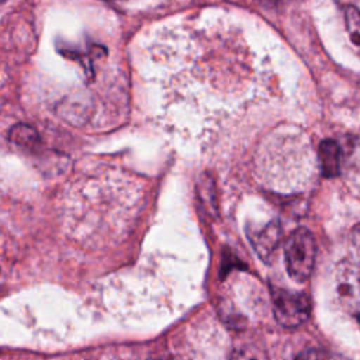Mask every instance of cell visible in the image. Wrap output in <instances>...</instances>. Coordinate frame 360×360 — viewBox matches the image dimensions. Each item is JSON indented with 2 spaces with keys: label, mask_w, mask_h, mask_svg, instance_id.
I'll return each instance as SVG.
<instances>
[{
  "label": "cell",
  "mask_w": 360,
  "mask_h": 360,
  "mask_svg": "<svg viewBox=\"0 0 360 360\" xmlns=\"http://www.w3.org/2000/svg\"><path fill=\"white\" fill-rule=\"evenodd\" d=\"M8 138L10 141H13L20 146H34L39 141L37 131L32 127L25 124L14 125L8 132Z\"/></svg>",
  "instance_id": "obj_6"
},
{
  "label": "cell",
  "mask_w": 360,
  "mask_h": 360,
  "mask_svg": "<svg viewBox=\"0 0 360 360\" xmlns=\"http://www.w3.org/2000/svg\"><path fill=\"white\" fill-rule=\"evenodd\" d=\"M231 360H264V357L260 354L257 349L243 347V349L235 350Z\"/></svg>",
  "instance_id": "obj_8"
},
{
  "label": "cell",
  "mask_w": 360,
  "mask_h": 360,
  "mask_svg": "<svg viewBox=\"0 0 360 360\" xmlns=\"http://www.w3.org/2000/svg\"><path fill=\"white\" fill-rule=\"evenodd\" d=\"M280 233H281L280 226L276 222L267 224L264 228L250 233L252 245L255 246V250L263 260H266L276 249L280 240Z\"/></svg>",
  "instance_id": "obj_5"
},
{
  "label": "cell",
  "mask_w": 360,
  "mask_h": 360,
  "mask_svg": "<svg viewBox=\"0 0 360 360\" xmlns=\"http://www.w3.org/2000/svg\"><path fill=\"white\" fill-rule=\"evenodd\" d=\"M284 256L290 277L300 283L308 280L316 256L314 235L305 228L295 229L285 242Z\"/></svg>",
  "instance_id": "obj_1"
},
{
  "label": "cell",
  "mask_w": 360,
  "mask_h": 360,
  "mask_svg": "<svg viewBox=\"0 0 360 360\" xmlns=\"http://www.w3.org/2000/svg\"><path fill=\"white\" fill-rule=\"evenodd\" d=\"M356 318H357V322H359V325H360V312L356 315Z\"/></svg>",
  "instance_id": "obj_11"
},
{
  "label": "cell",
  "mask_w": 360,
  "mask_h": 360,
  "mask_svg": "<svg viewBox=\"0 0 360 360\" xmlns=\"http://www.w3.org/2000/svg\"><path fill=\"white\" fill-rule=\"evenodd\" d=\"M336 287L340 302L354 315L360 312V264L343 260L338 267Z\"/></svg>",
  "instance_id": "obj_3"
},
{
  "label": "cell",
  "mask_w": 360,
  "mask_h": 360,
  "mask_svg": "<svg viewBox=\"0 0 360 360\" xmlns=\"http://www.w3.org/2000/svg\"><path fill=\"white\" fill-rule=\"evenodd\" d=\"M1 1H6V0H1Z\"/></svg>",
  "instance_id": "obj_12"
},
{
  "label": "cell",
  "mask_w": 360,
  "mask_h": 360,
  "mask_svg": "<svg viewBox=\"0 0 360 360\" xmlns=\"http://www.w3.org/2000/svg\"><path fill=\"white\" fill-rule=\"evenodd\" d=\"M319 167L325 177H336L340 173L342 150L336 141L323 139L318 149Z\"/></svg>",
  "instance_id": "obj_4"
},
{
  "label": "cell",
  "mask_w": 360,
  "mask_h": 360,
  "mask_svg": "<svg viewBox=\"0 0 360 360\" xmlns=\"http://www.w3.org/2000/svg\"><path fill=\"white\" fill-rule=\"evenodd\" d=\"M352 239H353V242H354L357 246H360V224L353 228V231H352Z\"/></svg>",
  "instance_id": "obj_10"
},
{
  "label": "cell",
  "mask_w": 360,
  "mask_h": 360,
  "mask_svg": "<svg viewBox=\"0 0 360 360\" xmlns=\"http://www.w3.org/2000/svg\"><path fill=\"white\" fill-rule=\"evenodd\" d=\"M294 360H325L323 354L318 349H305L297 354Z\"/></svg>",
  "instance_id": "obj_9"
},
{
  "label": "cell",
  "mask_w": 360,
  "mask_h": 360,
  "mask_svg": "<svg viewBox=\"0 0 360 360\" xmlns=\"http://www.w3.org/2000/svg\"><path fill=\"white\" fill-rule=\"evenodd\" d=\"M345 20L352 42L360 48V11L354 6H347L345 8Z\"/></svg>",
  "instance_id": "obj_7"
},
{
  "label": "cell",
  "mask_w": 360,
  "mask_h": 360,
  "mask_svg": "<svg viewBox=\"0 0 360 360\" xmlns=\"http://www.w3.org/2000/svg\"><path fill=\"white\" fill-rule=\"evenodd\" d=\"M271 300L274 318L281 326H300L309 316L311 304L309 298L304 292H294L284 288L273 287Z\"/></svg>",
  "instance_id": "obj_2"
}]
</instances>
